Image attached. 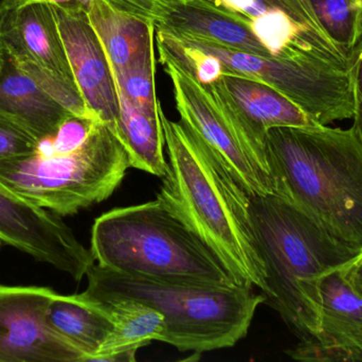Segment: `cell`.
I'll return each instance as SVG.
<instances>
[{
  "label": "cell",
  "mask_w": 362,
  "mask_h": 362,
  "mask_svg": "<svg viewBox=\"0 0 362 362\" xmlns=\"http://www.w3.org/2000/svg\"><path fill=\"white\" fill-rule=\"evenodd\" d=\"M168 154L156 199L191 229L240 285L265 288L266 272L249 215V195L209 147L158 106Z\"/></svg>",
  "instance_id": "cell-1"
},
{
  "label": "cell",
  "mask_w": 362,
  "mask_h": 362,
  "mask_svg": "<svg viewBox=\"0 0 362 362\" xmlns=\"http://www.w3.org/2000/svg\"><path fill=\"white\" fill-rule=\"evenodd\" d=\"M249 215L265 267L263 304L280 315L299 342L318 341L322 278L362 251L336 239L279 196L249 195Z\"/></svg>",
  "instance_id": "cell-2"
},
{
  "label": "cell",
  "mask_w": 362,
  "mask_h": 362,
  "mask_svg": "<svg viewBox=\"0 0 362 362\" xmlns=\"http://www.w3.org/2000/svg\"><path fill=\"white\" fill-rule=\"evenodd\" d=\"M266 155L276 196L362 251V145L351 128H272Z\"/></svg>",
  "instance_id": "cell-3"
},
{
  "label": "cell",
  "mask_w": 362,
  "mask_h": 362,
  "mask_svg": "<svg viewBox=\"0 0 362 362\" xmlns=\"http://www.w3.org/2000/svg\"><path fill=\"white\" fill-rule=\"evenodd\" d=\"M85 295L102 304L134 301L160 312L161 342L180 352L232 348L248 334L263 295L253 287L125 276L95 265Z\"/></svg>",
  "instance_id": "cell-4"
},
{
  "label": "cell",
  "mask_w": 362,
  "mask_h": 362,
  "mask_svg": "<svg viewBox=\"0 0 362 362\" xmlns=\"http://www.w3.org/2000/svg\"><path fill=\"white\" fill-rule=\"evenodd\" d=\"M90 242L97 265L116 273L240 285L221 259L158 199L98 217Z\"/></svg>",
  "instance_id": "cell-5"
},
{
  "label": "cell",
  "mask_w": 362,
  "mask_h": 362,
  "mask_svg": "<svg viewBox=\"0 0 362 362\" xmlns=\"http://www.w3.org/2000/svg\"><path fill=\"white\" fill-rule=\"evenodd\" d=\"M129 167L120 140L95 121L86 140L69 152L0 162V183L31 203L69 216L105 201Z\"/></svg>",
  "instance_id": "cell-6"
},
{
  "label": "cell",
  "mask_w": 362,
  "mask_h": 362,
  "mask_svg": "<svg viewBox=\"0 0 362 362\" xmlns=\"http://www.w3.org/2000/svg\"><path fill=\"white\" fill-rule=\"evenodd\" d=\"M173 36L200 52L216 57L223 65V74L252 79L280 91L319 125H329L354 117L352 70L310 67L291 60L262 57L208 40Z\"/></svg>",
  "instance_id": "cell-7"
},
{
  "label": "cell",
  "mask_w": 362,
  "mask_h": 362,
  "mask_svg": "<svg viewBox=\"0 0 362 362\" xmlns=\"http://www.w3.org/2000/svg\"><path fill=\"white\" fill-rule=\"evenodd\" d=\"M159 60L173 84L180 123L195 133L248 195H276L272 174L252 154L238 130L191 70L157 44Z\"/></svg>",
  "instance_id": "cell-8"
},
{
  "label": "cell",
  "mask_w": 362,
  "mask_h": 362,
  "mask_svg": "<svg viewBox=\"0 0 362 362\" xmlns=\"http://www.w3.org/2000/svg\"><path fill=\"white\" fill-rule=\"evenodd\" d=\"M0 244L12 247L80 282L95 265L59 215L13 193L0 183Z\"/></svg>",
  "instance_id": "cell-9"
},
{
  "label": "cell",
  "mask_w": 362,
  "mask_h": 362,
  "mask_svg": "<svg viewBox=\"0 0 362 362\" xmlns=\"http://www.w3.org/2000/svg\"><path fill=\"white\" fill-rule=\"evenodd\" d=\"M57 295L49 287L0 284V362H85L47 322Z\"/></svg>",
  "instance_id": "cell-10"
},
{
  "label": "cell",
  "mask_w": 362,
  "mask_h": 362,
  "mask_svg": "<svg viewBox=\"0 0 362 362\" xmlns=\"http://www.w3.org/2000/svg\"><path fill=\"white\" fill-rule=\"evenodd\" d=\"M76 87L93 116L117 135L119 104L107 55L82 9L53 6Z\"/></svg>",
  "instance_id": "cell-11"
},
{
  "label": "cell",
  "mask_w": 362,
  "mask_h": 362,
  "mask_svg": "<svg viewBox=\"0 0 362 362\" xmlns=\"http://www.w3.org/2000/svg\"><path fill=\"white\" fill-rule=\"evenodd\" d=\"M346 267V266H344ZM362 353V297L344 268L334 270L321 282V331L317 342L286 351L299 361H354Z\"/></svg>",
  "instance_id": "cell-12"
},
{
  "label": "cell",
  "mask_w": 362,
  "mask_h": 362,
  "mask_svg": "<svg viewBox=\"0 0 362 362\" xmlns=\"http://www.w3.org/2000/svg\"><path fill=\"white\" fill-rule=\"evenodd\" d=\"M0 52L35 64L76 87L51 4H0Z\"/></svg>",
  "instance_id": "cell-13"
},
{
  "label": "cell",
  "mask_w": 362,
  "mask_h": 362,
  "mask_svg": "<svg viewBox=\"0 0 362 362\" xmlns=\"http://www.w3.org/2000/svg\"><path fill=\"white\" fill-rule=\"evenodd\" d=\"M2 55L0 113L23 125L40 142L54 137L61 125L74 115L11 57Z\"/></svg>",
  "instance_id": "cell-14"
},
{
  "label": "cell",
  "mask_w": 362,
  "mask_h": 362,
  "mask_svg": "<svg viewBox=\"0 0 362 362\" xmlns=\"http://www.w3.org/2000/svg\"><path fill=\"white\" fill-rule=\"evenodd\" d=\"M250 21L246 15L218 6L212 0H199L178 6L165 23L156 28L173 35L208 40L228 48L272 57L253 34Z\"/></svg>",
  "instance_id": "cell-15"
},
{
  "label": "cell",
  "mask_w": 362,
  "mask_h": 362,
  "mask_svg": "<svg viewBox=\"0 0 362 362\" xmlns=\"http://www.w3.org/2000/svg\"><path fill=\"white\" fill-rule=\"evenodd\" d=\"M46 318L51 329L84 355L85 362L91 361L114 329L108 308L84 293H57L47 308Z\"/></svg>",
  "instance_id": "cell-16"
},
{
  "label": "cell",
  "mask_w": 362,
  "mask_h": 362,
  "mask_svg": "<svg viewBox=\"0 0 362 362\" xmlns=\"http://www.w3.org/2000/svg\"><path fill=\"white\" fill-rule=\"evenodd\" d=\"M103 305L110 310L114 329L90 362H135L138 350L152 341H160L165 318L154 308L134 301Z\"/></svg>",
  "instance_id": "cell-17"
},
{
  "label": "cell",
  "mask_w": 362,
  "mask_h": 362,
  "mask_svg": "<svg viewBox=\"0 0 362 362\" xmlns=\"http://www.w3.org/2000/svg\"><path fill=\"white\" fill-rule=\"evenodd\" d=\"M112 74L119 104L116 136L127 150L131 167L163 178L169 164L165 157V136L160 117L137 108L121 89L114 72Z\"/></svg>",
  "instance_id": "cell-18"
},
{
  "label": "cell",
  "mask_w": 362,
  "mask_h": 362,
  "mask_svg": "<svg viewBox=\"0 0 362 362\" xmlns=\"http://www.w3.org/2000/svg\"><path fill=\"white\" fill-rule=\"evenodd\" d=\"M87 15L114 72L129 65L156 38L155 23L120 12L106 0H93Z\"/></svg>",
  "instance_id": "cell-19"
},
{
  "label": "cell",
  "mask_w": 362,
  "mask_h": 362,
  "mask_svg": "<svg viewBox=\"0 0 362 362\" xmlns=\"http://www.w3.org/2000/svg\"><path fill=\"white\" fill-rule=\"evenodd\" d=\"M156 38L151 42L148 48L140 53L127 67L116 72L112 70L119 85L127 97L137 108L148 114L158 116L160 103L156 93Z\"/></svg>",
  "instance_id": "cell-20"
},
{
  "label": "cell",
  "mask_w": 362,
  "mask_h": 362,
  "mask_svg": "<svg viewBox=\"0 0 362 362\" xmlns=\"http://www.w3.org/2000/svg\"><path fill=\"white\" fill-rule=\"evenodd\" d=\"M332 40L353 50L362 38V9L356 0H308Z\"/></svg>",
  "instance_id": "cell-21"
},
{
  "label": "cell",
  "mask_w": 362,
  "mask_h": 362,
  "mask_svg": "<svg viewBox=\"0 0 362 362\" xmlns=\"http://www.w3.org/2000/svg\"><path fill=\"white\" fill-rule=\"evenodd\" d=\"M40 142L23 125L0 113V162L35 154Z\"/></svg>",
  "instance_id": "cell-22"
},
{
  "label": "cell",
  "mask_w": 362,
  "mask_h": 362,
  "mask_svg": "<svg viewBox=\"0 0 362 362\" xmlns=\"http://www.w3.org/2000/svg\"><path fill=\"white\" fill-rule=\"evenodd\" d=\"M120 12L137 17L146 23L163 25L170 13L181 4H194L199 0H106Z\"/></svg>",
  "instance_id": "cell-23"
},
{
  "label": "cell",
  "mask_w": 362,
  "mask_h": 362,
  "mask_svg": "<svg viewBox=\"0 0 362 362\" xmlns=\"http://www.w3.org/2000/svg\"><path fill=\"white\" fill-rule=\"evenodd\" d=\"M356 61L353 66V84H354L355 114L351 129L362 145V38L355 46Z\"/></svg>",
  "instance_id": "cell-24"
},
{
  "label": "cell",
  "mask_w": 362,
  "mask_h": 362,
  "mask_svg": "<svg viewBox=\"0 0 362 362\" xmlns=\"http://www.w3.org/2000/svg\"><path fill=\"white\" fill-rule=\"evenodd\" d=\"M91 1L93 0H0V4L14 6V8L25 6V4H47L53 6H59V8L82 9L88 12Z\"/></svg>",
  "instance_id": "cell-25"
},
{
  "label": "cell",
  "mask_w": 362,
  "mask_h": 362,
  "mask_svg": "<svg viewBox=\"0 0 362 362\" xmlns=\"http://www.w3.org/2000/svg\"><path fill=\"white\" fill-rule=\"evenodd\" d=\"M218 6L244 14L247 9L253 4V0H214Z\"/></svg>",
  "instance_id": "cell-26"
},
{
  "label": "cell",
  "mask_w": 362,
  "mask_h": 362,
  "mask_svg": "<svg viewBox=\"0 0 362 362\" xmlns=\"http://www.w3.org/2000/svg\"><path fill=\"white\" fill-rule=\"evenodd\" d=\"M346 278L350 281L355 290L362 297V268L352 267V266H346L344 267Z\"/></svg>",
  "instance_id": "cell-27"
},
{
  "label": "cell",
  "mask_w": 362,
  "mask_h": 362,
  "mask_svg": "<svg viewBox=\"0 0 362 362\" xmlns=\"http://www.w3.org/2000/svg\"><path fill=\"white\" fill-rule=\"evenodd\" d=\"M348 266H352V267L362 268V252L358 256L356 257V259L352 261V263L349 264Z\"/></svg>",
  "instance_id": "cell-28"
},
{
  "label": "cell",
  "mask_w": 362,
  "mask_h": 362,
  "mask_svg": "<svg viewBox=\"0 0 362 362\" xmlns=\"http://www.w3.org/2000/svg\"><path fill=\"white\" fill-rule=\"evenodd\" d=\"M354 361H362V353L361 354L357 355L356 357H355Z\"/></svg>",
  "instance_id": "cell-29"
},
{
  "label": "cell",
  "mask_w": 362,
  "mask_h": 362,
  "mask_svg": "<svg viewBox=\"0 0 362 362\" xmlns=\"http://www.w3.org/2000/svg\"><path fill=\"white\" fill-rule=\"evenodd\" d=\"M2 63H4V55L0 53V69H1Z\"/></svg>",
  "instance_id": "cell-30"
},
{
  "label": "cell",
  "mask_w": 362,
  "mask_h": 362,
  "mask_svg": "<svg viewBox=\"0 0 362 362\" xmlns=\"http://www.w3.org/2000/svg\"><path fill=\"white\" fill-rule=\"evenodd\" d=\"M357 1V4H359V6H361V8L362 9V0H356Z\"/></svg>",
  "instance_id": "cell-31"
}]
</instances>
